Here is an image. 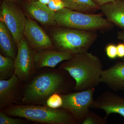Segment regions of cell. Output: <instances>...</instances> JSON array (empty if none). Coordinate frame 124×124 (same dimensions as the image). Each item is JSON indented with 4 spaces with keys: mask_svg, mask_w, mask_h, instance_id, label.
Masks as SVG:
<instances>
[{
    "mask_svg": "<svg viewBox=\"0 0 124 124\" xmlns=\"http://www.w3.org/2000/svg\"><path fill=\"white\" fill-rule=\"evenodd\" d=\"M59 69L68 72L75 80V91L94 89L101 83L102 62L98 57L88 51L74 54L62 63Z\"/></svg>",
    "mask_w": 124,
    "mask_h": 124,
    "instance_id": "obj_1",
    "label": "cell"
},
{
    "mask_svg": "<svg viewBox=\"0 0 124 124\" xmlns=\"http://www.w3.org/2000/svg\"><path fill=\"white\" fill-rule=\"evenodd\" d=\"M9 116L23 118L32 122L49 124H72L78 122L68 111L62 108L32 105H19L9 108Z\"/></svg>",
    "mask_w": 124,
    "mask_h": 124,
    "instance_id": "obj_2",
    "label": "cell"
},
{
    "mask_svg": "<svg viewBox=\"0 0 124 124\" xmlns=\"http://www.w3.org/2000/svg\"><path fill=\"white\" fill-rule=\"evenodd\" d=\"M64 83V78L59 73L47 72L40 74L25 87L23 102L33 104L46 103L51 95L62 91Z\"/></svg>",
    "mask_w": 124,
    "mask_h": 124,
    "instance_id": "obj_3",
    "label": "cell"
},
{
    "mask_svg": "<svg viewBox=\"0 0 124 124\" xmlns=\"http://www.w3.org/2000/svg\"><path fill=\"white\" fill-rule=\"evenodd\" d=\"M55 20L60 27L85 31L107 30L113 26L101 14L86 13L66 7L55 12Z\"/></svg>",
    "mask_w": 124,
    "mask_h": 124,
    "instance_id": "obj_4",
    "label": "cell"
},
{
    "mask_svg": "<svg viewBox=\"0 0 124 124\" xmlns=\"http://www.w3.org/2000/svg\"><path fill=\"white\" fill-rule=\"evenodd\" d=\"M62 27L53 35L55 46L60 51H69L73 54L87 52L97 38L96 31Z\"/></svg>",
    "mask_w": 124,
    "mask_h": 124,
    "instance_id": "obj_5",
    "label": "cell"
},
{
    "mask_svg": "<svg viewBox=\"0 0 124 124\" xmlns=\"http://www.w3.org/2000/svg\"><path fill=\"white\" fill-rule=\"evenodd\" d=\"M95 89L66 94H61L63 103L60 108L68 111L78 122L82 123L88 115L94 100Z\"/></svg>",
    "mask_w": 124,
    "mask_h": 124,
    "instance_id": "obj_6",
    "label": "cell"
},
{
    "mask_svg": "<svg viewBox=\"0 0 124 124\" xmlns=\"http://www.w3.org/2000/svg\"><path fill=\"white\" fill-rule=\"evenodd\" d=\"M17 4L3 1L0 7V20L6 24L17 46L23 37L26 18Z\"/></svg>",
    "mask_w": 124,
    "mask_h": 124,
    "instance_id": "obj_7",
    "label": "cell"
},
{
    "mask_svg": "<svg viewBox=\"0 0 124 124\" xmlns=\"http://www.w3.org/2000/svg\"><path fill=\"white\" fill-rule=\"evenodd\" d=\"M17 46V53L14 60V74L20 80H27L35 71L34 58L36 53L23 37Z\"/></svg>",
    "mask_w": 124,
    "mask_h": 124,
    "instance_id": "obj_8",
    "label": "cell"
},
{
    "mask_svg": "<svg viewBox=\"0 0 124 124\" xmlns=\"http://www.w3.org/2000/svg\"><path fill=\"white\" fill-rule=\"evenodd\" d=\"M24 35L34 50L38 51L53 48V43L48 36L37 23L30 18H26Z\"/></svg>",
    "mask_w": 124,
    "mask_h": 124,
    "instance_id": "obj_9",
    "label": "cell"
},
{
    "mask_svg": "<svg viewBox=\"0 0 124 124\" xmlns=\"http://www.w3.org/2000/svg\"><path fill=\"white\" fill-rule=\"evenodd\" d=\"M91 108L102 109L106 113L107 119L111 113H117L124 117V98L111 91H107L94 100Z\"/></svg>",
    "mask_w": 124,
    "mask_h": 124,
    "instance_id": "obj_10",
    "label": "cell"
},
{
    "mask_svg": "<svg viewBox=\"0 0 124 124\" xmlns=\"http://www.w3.org/2000/svg\"><path fill=\"white\" fill-rule=\"evenodd\" d=\"M73 55L68 51H55L49 49L41 50L35 54V66L37 69L45 67L54 68L61 62L70 59Z\"/></svg>",
    "mask_w": 124,
    "mask_h": 124,
    "instance_id": "obj_11",
    "label": "cell"
},
{
    "mask_svg": "<svg viewBox=\"0 0 124 124\" xmlns=\"http://www.w3.org/2000/svg\"><path fill=\"white\" fill-rule=\"evenodd\" d=\"M25 11L32 18L46 26H53L56 24L55 12L49 8L46 5L38 0L26 1L24 4Z\"/></svg>",
    "mask_w": 124,
    "mask_h": 124,
    "instance_id": "obj_12",
    "label": "cell"
},
{
    "mask_svg": "<svg viewBox=\"0 0 124 124\" xmlns=\"http://www.w3.org/2000/svg\"><path fill=\"white\" fill-rule=\"evenodd\" d=\"M101 82L114 91H124V61L102 71Z\"/></svg>",
    "mask_w": 124,
    "mask_h": 124,
    "instance_id": "obj_13",
    "label": "cell"
},
{
    "mask_svg": "<svg viewBox=\"0 0 124 124\" xmlns=\"http://www.w3.org/2000/svg\"><path fill=\"white\" fill-rule=\"evenodd\" d=\"M20 80L15 74L9 79L0 80V108L15 101Z\"/></svg>",
    "mask_w": 124,
    "mask_h": 124,
    "instance_id": "obj_14",
    "label": "cell"
},
{
    "mask_svg": "<svg viewBox=\"0 0 124 124\" xmlns=\"http://www.w3.org/2000/svg\"><path fill=\"white\" fill-rule=\"evenodd\" d=\"M108 22L124 30V0H115L100 7Z\"/></svg>",
    "mask_w": 124,
    "mask_h": 124,
    "instance_id": "obj_15",
    "label": "cell"
},
{
    "mask_svg": "<svg viewBox=\"0 0 124 124\" xmlns=\"http://www.w3.org/2000/svg\"><path fill=\"white\" fill-rule=\"evenodd\" d=\"M16 44L13 37L4 22H0V48L6 56L14 60L16 57Z\"/></svg>",
    "mask_w": 124,
    "mask_h": 124,
    "instance_id": "obj_16",
    "label": "cell"
},
{
    "mask_svg": "<svg viewBox=\"0 0 124 124\" xmlns=\"http://www.w3.org/2000/svg\"><path fill=\"white\" fill-rule=\"evenodd\" d=\"M66 8L86 13L92 14L100 9L93 0H62Z\"/></svg>",
    "mask_w": 124,
    "mask_h": 124,
    "instance_id": "obj_17",
    "label": "cell"
},
{
    "mask_svg": "<svg viewBox=\"0 0 124 124\" xmlns=\"http://www.w3.org/2000/svg\"><path fill=\"white\" fill-rule=\"evenodd\" d=\"M14 60L7 56L0 54V79L7 80L14 74Z\"/></svg>",
    "mask_w": 124,
    "mask_h": 124,
    "instance_id": "obj_18",
    "label": "cell"
},
{
    "mask_svg": "<svg viewBox=\"0 0 124 124\" xmlns=\"http://www.w3.org/2000/svg\"><path fill=\"white\" fill-rule=\"evenodd\" d=\"M63 100L61 94L54 93L47 99L46 104L47 106L53 108H60L62 105Z\"/></svg>",
    "mask_w": 124,
    "mask_h": 124,
    "instance_id": "obj_19",
    "label": "cell"
},
{
    "mask_svg": "<svg viewBox=\"0 0 124 124\" xmlns=\"http://www.w3.org/2000/svg\"><path fill=\"white\" fill-rule=\"evenodd\" d=\"M107 124L106 119L102 118L93 111L89 112L82 124Z\"/></svg>",
    "mask_w": 124,
    "mask_h": 124,
    "instance_id": "obj_20",
    "label": "cell"
},
{
    "mask_svg": "<svg viewBox=\"0 0 124 124\" xmlns=\"http://www.w3.org/2000/svg\"><path fill=\"white\" fill-rule=\"evenodd\" d=\"M26 122L20 118L9 117L3 112L0 113V124H22Z\"/></svg>",
    "mask_w": 124,
    "mask_h": 124,
    "instance_id": "obj_21",
    "label": "cell"
},
{
    "mask_svg": "<svg viewBox=\"0 0 124 124\" xmlns=\"http://www.w3.org/2000/svg\"><path fill=\"white\" fill-rule=\"evenodd\" d=\"M105 51L109 58L114 59L117 57V47L115 45L110 44L107 45L105 48Z\"/></svg>",
    "mask_w": 124,
    "mask_h": 124,
    "instance_id": "obj_22",
    "label": "cell"
},
{
    "mask_svg": "<svg viewBox=\"0 0 124 124\" xmlns=\"http://www.w3.org/2000/svg\"><path fill=\"white\" fill-rule=\"evenodd\" d=\"M47 6L52 11L55 12L65 8V6L62 0H50Z\"/></svg>",
    "mask_w": 124,
    "mask_h": 124,
    "instance_id": "obj_23",
    "label": "cell"
},
{
    "mask_svg": "<svg viewBox=\"0 0 124 124\" xmlns=\"http://www.w3.org/2000/svg\"><path fill=\"white\" fill-rule=\"evenodd\" d=\"M117 57L124 58V43H120L116 45Z\"/></svg>",
    "mask_w": 124,
    "mask_h": 124,
    "instance_id": "obj_24",
    "label": "cell"
},
{
    "mask_svg": "<svg viewBox=\"0 0 124 124\" xmlns=\"http://www.w3.org/2000/svg\"><path fill=\"white\" fill-rule=\"evenodd\" d=\"M95 4H97L99 7L106 4L108 2L114 1L115 0H93Z\"/></svg>",
    "mask_w": 124,
    "mask_h": 124,
    "instance_id": "obj_25",
    "label": "cell"
},
{
    "mask_svg": "<svg viewBox=\"0 0 124 124\" xmlns=\"http://www.w3.org/2000/svg\"><path fill=\"white\" fill-rule=\"evenodd\" d=\"M117 38L123 41L124 43V31H119L117 32ZM124 61V58L122 60Z\"/></svg>",
    "mask_w": 124,
    "mask_h": 124,
    "instance_id": "obj_26",
    "label": "cell"
},
{
    "mask_svg": "<svg viewBox=\"0 0 124 124\" xmlns=\"http://www.w3.org/2000/svg\"><path fill=\"white\" fill-rule=\"evenodd\" d=\"M40 3L45 5H48L50 0H37Z\"/></svg>",
    "mask_w": 124,
    "mask_h": 124,
    "instance_id": "obj_27",
    "label": "cell"
},
{
    "mask_svg": "<svg viewBox=\"0 0 124 124\" xmlns=\"http://www.w3.org/2000/svg\"><path fill=\"white\" fill-rule=\"evenodd\" d=\"M2 0L9 1H12V2H14L18 4V3H20L22 1V0Z\"/></svg>",
    "mask_w": 124,
    "mask_h": 124,
    "instance_id": "obj_28",
    "label": "cell"
},
{
    "mask_svg": "<svg viewBox=\"0 0 124 124\" xmlns=\"http://www.w3.org/2000/svg\"><path fill=\"white\" fill-rule=\"evenodd\" d=\"M26 1H35L37 0H25Z\"/></svg>",
    "mask_w": 124,
    "mask_h": 124,
    "instance_id": "obj_29",
    "label": "cell"
}]
</instances>
